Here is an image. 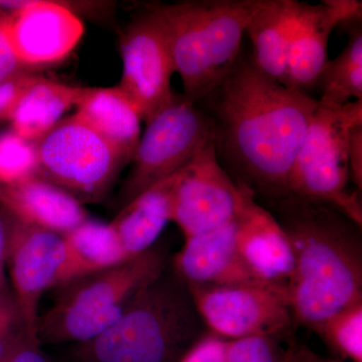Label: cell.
<instances>
[{"mask_svg":"<svg viewBox=\"0 0 362 362\" xmlns=\"http://www.w3.org/2000/svg\"><path fill=\"white\" fill-rule=\"evenodd\" d=\"M197 105L213 126L218 160L237 180L269 201L286 197L318 100L272 80L242 49L220 84Z\"/></svg>","mask_w":362,"mask_h":362,"instance_id":"cell-1","label":"cell"},{"mask_svg":"<svg viewBox=\"0 0 362 362\" xmlns=\"http://www.w3.org/2000/svg\"><path fill=\"white\" fill-rule=\"evenodd\" d=\"M272 202L294 259L286 290L293 322L312 328L362 302L361 226L319 202L291 195Z\"/></svg>","mask_w":362,"mask_h":362,"instance_id":"cell-2","label":"cell"},{"mask_svg":"<svg viewBox=\"0 0 362 362\" xmlns=\"http://www.w3.org/2000/svg\"><path fill=\"white\" fill-rule=\"evenodd\" d=\"M187 285L164 270L111 327L73 345L71 362H178L204 334Z\"/></svg>","mask_w":362,"mask_h":362,"instance_id":"cell-3","label":"cell"},{"mask_svg":"<svg viewBox=\"0 0 362 362\" xmlns=\"http://www.w3.org/2000/svg\"><path fill=\"white\" fill-rule=\"evenodd\" d=\"M263 0H187L148 4L168 40L183 96L199 103L239 58L243 37Z\"/></svg>","mask_w":362,"mask_h":362,"instance_id":"cell-4","label":"cell"},{"mask_svg":"<svg viewBox=\"0 0 362 362\" xmlns=\"http://www.w3.org/2000/svg\"><path fill=\"white\" fill-rule=\"evenodd\" d=\"M165 268V252L153 247L120 265L59 288L54 304L37 320L40 344L76 345L97 337L121 318Z\"/></svg>","mask_w":362,"mask_h":362,"instance_id":"cell-5","label":"cell"},{"mask_svg":"<svg viewBox=\"0 0 362 362\" xmlns=\"http://www.w3.org/2000/svg\"><path fill=\"white\" fill-rule=\"evenodd\" d=\"M362 124V101L342 106L318 102L288 178L287 195L337 209L362 226L361 195L349 189L347 145Z\"/></svg>","mask_w":362,"mask_h":362,"instance_id":"cell-6","label":"cell"},{"mask_svg":"<svg viewBox=\"0 0 362 362\" xmlns=\"http://www.w3.org/2000/svg\"><path fill=\"white\" fill-rule=\"evenodd\" d=\"M35 144L37 175L82 204L106 199L126 165L103 138L75 115L62 119Z\"/></svg>","mask_w":362,"mask_h":362,"instance_id":"cell-7","label":"cell"},{"mask_svg":"<svg viewBox=\"0 0 362 362\" xmlns=\"http://www.w3.org/2000/svg\"><path fill=\"white\" fill-rule=\"evenodd\" d=\"M146 128L133 157L129 175L118 197L122 207L152 185L170 177L214 139L209 117L183 95H176Z\"/></svg>","mask_w":362,"mask_h":362,"instance_id":"cell-8","label":"cell"},{"mask_svg":"<svg viewBox=\"0 0 362 362\" xmlns=\"http://www.w3.org/2000/svg\"><path fill=\"white\" fill-rule=\"evenodd\" d=\"M202 322L226 339L275 337L292 325L287 292L271 286H187Z\"/></svg>","mask_w":362,"mask_h":362,"instance_id":"cell-9","label":"cell"},{"mask_svg":"<svg viewBox=\"0 0 362 362\" xmlns=\"http://www.w3.org/2000/svg\"><path fill=\"white\" fill-rule=\"evenodd\" d=\"M6 214V268L13 286L11 293L26 332L37 335L40 300L45 292L59 289L65 282V239L59 233L28 225Z\"/></svg>","mask_w":362,"mask_h":362,"instance_id":"cell-10","label":"cell"},{"mask_svg":"<svg viewBox=\"0 0 362 362\" xmlns=\"http://www.w3.org/2000/svg\"><path fill=\"white\" fill-rule=\"evenodd\" d=\"M0 9L9 47L28 71L64 61L84 35V23L68 2L0 0Z\"/></svg>","mask_w":362,"mask_h":362,"instance_id":"cell-11","label":"cell"},{"mask_svg":"<svg viewBox=\"0 0 362 362\" xmlns=\"http://www.w3.org/2000/svg\"><path fill=\"white\" fill-rule=\"evenodd\" d=\"M120 52L123 71L117 86L147 122L175 97V71L163 28L146 6L121 33Z\"/></svg>","mask_w":362,"mask_h":362,"instance_id":"cell-12","label":"cell"},{"mask_svg":"<svg viewBox=\"0 0 362 362\" xmlns=\"http://www.w3.org/2000/svg\"><path fill=\"white\" fill-rule=\"evenodd\" d=\"M238 187L221 166L214 139L176 175L170 194V221L185 239L233 220Z\"/></svg>","mask_w":362,"mask_h":362,"instance_id":"cell-13","label":"cell"},{"mask_svg":"<svg viewBox=\"0 0 362 362\" xmlns=\"http://www.w3.org/2000/svg\"><path fill=\"white\" fill-rule=\"evenodd\" d=\"M362 23V2L358 0H323L319 4L296 1L293 16L287 81L291 89L307 93L327 63L331 33Z\"/></svg>","mask_w":362,"mask_h":362,"instance_id":"cell-14","label":"cell"},{"mask_svg":"<svg viewBox=\"0 0 362 362\" xmlns=\"http://www.w3.org/2000/svg\"><path fill=\"white\" fill-rule=\"evenodd\" d=\"M235 243L240 256L266 284L287 290L294 259L291 244L277 218L258 204L254 190L235 180Z\"/></svg>","mask_w":362,"mask_h":362,"instance_id":"cell-15","label":"cell"},{"mask_svg":"<svg viewBox=\"0 0 362 362\" xmlns=\"http://www.w3.org/2000/svg\"><path fill=\"white\" fill-rule=\"evenodd\" d=\"M173 271L187 286H270L240 256L233 220L185 239L173 259Z\"/></svg>","mask_w":362,"mask_h":362,"instance_id":"cell-16","label":"cell"},{"mask_svg":"<svg viewBox=\"0 0 362 362\" xmlns=\"http://www.w3.org/2000/svg\"><path fill=\"white\" fill-rule=\"evenodd\" d=\"M0 206L16 220L62 235L89 218L84 204L39 175L0 185Z\"/></svg>","mask_w":362,"mask_h":362,"instance_id":"cell-17","label":"cell"},{"mask_svg":"<svg viewBox=\"0 0 362 362\" xmlns=\"http://www.w3.org/2000/svg\"><path fill=\"white\" fill-rule=\"evenodd\" d=\"M76 108L75 116L131 163L141 139L142 118L118 86L86 87Z\"/></svg>","mask_w":362,"mask_h":362,"instance_id":"cell-18","label":"cell"},{"mask_svg":"<svg viewBox=\"0 0 362 362\" xmlns=\"http://www.w3.org/2000/svg\"><path fill=\"white\" fill-rule=\"evenodd\" d=\"M177 173L138 194L111 221L128 259L153 247L170 221V194Z\"/></svg>","mask_w":362,"mask_h":362,"instance_id":"cell-19","label":"cell"},{"mask_svg":"<svg viewBox=\"0 0 362 362\" xmlns=\"http://www.w3.org/2000/svg\"><path fill=\"white\" fill-rule=\"evenodd\" d=\"M295 6L296 0H263L245 32L259 70L285 86Z\"/></svg>","mask_w":362,"mask_h":362,"instance_id":"cell-20","label":"cell"},{"mask_svg":"<svg viewBox=\"0 0 362 362\" xmlns=\"http://www.w3.org/2000/svg\"><path fill=\"white\" fill-rule=\"evenodd\" d=\"M85 90L39 76L16 104L9 118L11 130L28 141H39L76 107Z\"/></svg>","mask_w":362,"mask_h":362,"instance_id":"cell-21","label":"cell"},{"mask_svg":"<svg viewBox=\"0 0 362 362\" xmlns=\"http://www.w3.org/2000/svg\"><path fill=\"white\" fill-rule=\"evenodd\" d=\"M63 237L68 258L65 282L62 287L129 259L126 257L111 223L89 218Z\"/></svg>","mask_w":362,"mask_h":362,"instance_id":"cell-22","label":"cell"},{"mask_svg":"<svg viewBox=\"0 0 362 362\" xmlns=\"http://www.w3.org/2000/svg\"><path fill=\"white\" fill-rule=\"evenodd\" d=\"M345 32L349 42L337 58L328 59L316 83L318 102L327 106L362 101V23Z\"/></svg>","mask_w":362,"mask_h":362,"instance_id":"cell-23","label":"cell"},{"mask_svg":"<svg viewBox=\"0 0 362 362\" xmlns=\"http://www.w3.org/2000/svg\"><path fill=\"white\" fill-rule=\"evenodd\" d=\"M311 329L341 361L362 362V302L337 312Z\"/></svg>","mask_w":362,"mask_h":362,"instance_id":"cell-24","label":"cell"},{"mask_svg":"<svg viewBox=\"0 0 362 362\" xmlns=\"http://www.w3.org/2000/svg\"><path fill=\"white\" fill-rule=\"evenodd\" d=\"M37 144L13 130L0 134V185H11L37 175Z\"/></svg>","mask_w":362,"mask_h":362,"instance_id":"cell-25","label":"cell"},{"mask_svg":"<svg viewBox=\"0 0 362 362\" xmlns=\"http://www.w3.org/2000/svg\"><path fill=\"white\" fill-rule=\"evenodd\" d=\"M281 351L274 337H252L228 340L226 362H282Z\"/></svg>","mask_w":362,"mask_h":362,"instance_id":"cell-26","label":"cell"},{"mask_svg":"<svg viewBox=\"0 0 362 362\" xmlns=\"http://www.w3.org/2000/svg\"><path fill=\"white\" fill-rule=\"evenodd\" d=\"M26 332L13 293L7 290L0 304V361Z\"/></svg>","mask_w":362,"mask_h":362,"instance_id":"cell-27","label":"cell"},{"mask_svg":"<svg viewBox=\"0 0 362 362\" xmlns=\"http://www.w3.org/2000/svg\"><path fill=\"white\" fill-rule=\"evenodd\" d=\"M228 340L209 331L185 351L178 362H226Z\"/></svg>","mask_w":362,"mask_h":362,"instance_id":"cell-28","label":"cell"},{"mask_svg":"<svg viewBox=\"0 0 362 362\" xmlns=\"http://www.w3.org/2000/svg\"><path fill=\"white\" fill-rule=\"evenodd\" d=\"M37 77L30 71H25L0 83V122L9 120L23 93Z\"/></svg>","mask_w":362,"mask_h":362,"instance_id":"cell-29","label":"cell"},{"mask_svg":"<svg viewBox=\"0 0 362 362\" xmlns=\"http://www.w3.org/2000/svg\"><path fill=\"white\" fill-rule=\"evenodd\" d=\"M0 362H52L51 357L42 350L37 335L25 332Z\"/></svg>","mask_w":362,"mask_h":362,"instance_id":"cell-30","label":"cell"},{"mask_svg":"<svg viewBox=\"0 0 362 362\" xmlns=\"http://www.w3.org/2000/svg\"><path fill=\"white\" fill-rule=\"evenodd\" d=\"M347 162L350 182L361 195L362 192V124L354 126L349 133Z\"/></svg>","mask_w":362,"mask_h":362,"instance_id":"cell-31","label":"cell"},{"mask_svg":"<svg viewBox=\"0 0 362 362\" xmlns=\"http://www.w3.org/2000/svg\"><path fill=\"white\" fill-rule=\"evenodd\" d=\"M4 13L0 9V83L25 73V69L16 61L7 42L4 30Z\"/></svg>","mask_w":362,"mask_h":362,"instance_id":"cell-32","label":"cell"},{"mask_svg":"<svg viewBox=\"0 0 362 362\" xmlns=\"http://www.w3.org/2000/svg\"><path fill=\"white\" fill-rule=\"evenodd\" d=\"M282 362H347L341 359L328 358L307 347H293L285 351Z\"/></svg>","mask_w":362,"mask_h":362,"instance_id":"cell-33","label":"cell"},{"mask_svg":"<svg viewBox=\"0 0 362 362\" xmlns=\"http://www.w3.org/2000/svg\"><path fill=\"white\" fill-rule=\"evenodd\" d=\"M7 214L0 206V290H6Z\"/></svg>","mask_w":362,"mask_h":362,"instance_id":"cell-34","label":"cell"},{"mask_svg":"<svg viewBox=\"0 0 362 362\" xmlns=\"http://www.w3.org/2000/svg\"><path fill=\"white\" fill-rule=\"evenodd\" d=\"M6 292H7V289L6 290V291H4V293H1V294H0V304H1L2 299H4V295H6Z\"/></svg>","mask_w":362,"mask_h":362,"instance_id":"cell-35","label":"cell"},{"mask_svg":"<svg viewBox=\"0 0 362 362\" xmlns=\"http://www.w3.org/2000/svg\"><path fill=\"white\" fill-rule=\"evenodd\" d=\"M4 291H6V290H4V291H1V290H0V294H1V293H4Z\"/></svg>","mask_w":362,"mask_h":362,"instance_id":"cell-36","label":"cell"}]
</instances>
